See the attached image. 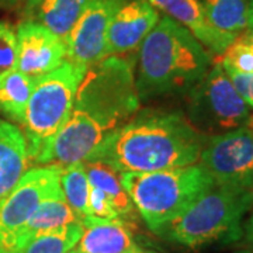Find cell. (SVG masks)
Returning <instances> with one entry per match:
<instances>
[{
	"mask_svg": "<svg viewBox=\"0 0 253 253\" xmlns=\"http://www.w3.org/2000/svg\"><path fill=\"white\" fill-rule=\"evenodd\" d=\"M83 234L75 249L81 253H159L136 241L131 225L121 219L84 217Z\"/></svg>",
	"mask_w": 253,
	"mask_h": 253,
	"instance_id": "13",
	"label": "cell"
},
{
	"mask_svg": "<svg viewBox=\"0 0 253 253\" xmlns=\"http://www.w3.org/2000/svg\"><path fill=\"white\" fill-rule=\"evenodd\" d=\"M253 208V190L212 184L177 217L155 229L170 244L191 251L242 241L244 224Z\"/></svg>",
	"mask_w": 253,
	"mask_h": 253,
	"instance_id": "4",
	"label": "cell"
},
{
	"mask_svg": "<svg viewBox=\"0 0 253 253\" xmlns=\"http://www.w3.org/2000/svg\"><path fill=\"white\" fill-rule=\"evenodd\" d=\"M89 215L101 219H120L110 200L99 189L90 186L89 191Z\"/></svg>",
	"mask_w": 253,
	"mask_h": 253,
	"instance_id": "25",
	"label": "cell"
},
{
	"mask_svg": "<svg viewBox=\"0 0 253 253\" xmlns=\"http://www.w3.org/2000/svg\"><path fill=\"white\" fill-rule=\"evenodd\" d=\"M234 253H253V252L251 251V249H248V248H246V249H242V251H238V252H234Z\"/></svg>",
	"mask_w": 253,
	"mask_h": 253,
	"instance_id": "29",
	"label": "cell"
},
{
	"mask_svg": "<svg viewBox=\"0 0 253 253\" xmlns=\"http://www.w3.org/2000/svg\"><path fill=\"white\" fill-rule=\"evenodd\" d=\"M16 71L38 79L68 61L66 42L41 24L21 21L16 28Z\"/></svg>",
	"mask_w": 253,
	"mask_h": 253,
	"instance_id": "11",
	"label": "cell"
},
{
	"mask_svg": "<svg viewBox=\"0 0 253 253\" xmlns=\"http://www.w3.org/2000/svg\"><path fill=\"white\" fill-rule=\"evenodd\" d=\"M27 142L23 131L0 118V200L6 197L27 172Z\"/></svg>",
	"mask_w": 253,
	"mask_h": 253,
	"instance_id": "15",
	"label": "cell"
},
{
	"mask_svg": "<svg viewBox=\"0 0 253 253\" xmlns=\"http://www.w3.org/2000/svg\"><path fill=\"white\" fill-rule=\"evenodd\" d=\"M59 176L61 166L58 165L33 168L0 200V248L10 251L41 203L62 191Z\"/></svg>",
	"mask_w": 253,
	"mask_h": 253,
	"instance_id": "8",
	"label": "cell"
},
{
	"mask_svg": "<svg viewBox=\"0 0 253 253\" xmlns=\"http://www.w3.org/2000/svg\"><path fill=\"white\" fill-rule=\"evenodd\" d=\"M187 94V120L204 135H218L253 126L249 106L236 91L221 62L212 63Z\"/></svg>",
	"mask_w": 253,
	"mask_h": 253,
	"instance_id": "7",
	"label": "cell"
},
{
	"mask_svg": "<svg viewBox=\"0 0 253 253\" xmlns=\"http://www.w3.org/2000/svg\"><path fill=\"white\" fill-rule=\"evenodd\" d=\"M159 18V11L148 0H128L110 24L104 58L124 56L138 49Z\"/></svg>",
	"mask_w": 253,
	"mask_h": 253,
	"instance_id": "12",
	"label": "cell"
},
{
	"mask_svg": "<svg viewBox=\"0 0 253 253\" xmlns=\"http://www.w3.org/2000/svg\"><path fill=\"white\" fill-rule=\"evenodd\" d=\"M248 28L253 31V0H248Z\"/></svg>",
	"mask_w": 253,
	"mask_h": 253,
	"instance_id": "28",
	"label": "cell"
},
{
	"mask_svg": "<svg viewBox=\"0 0 253 253\" xmlns=\"http://www.w3.org/2000/svg\"><path fill=\"white\" fill-rule=\"evenodd\" d=\"M83 234L82 222L69 224L33 236L14 246L11 253H71Z\"/></svg>",
	"mask_w": 253,
	"mask_h": 253,
	"instance_id": "20",
	"label": "cell"
},
{
	"mask_svg": "<svg viewBox=\"0 0 253 253\" xmlns=\"http://www.w3.org/2000/svg\"><path fill=\"white\" fill-rule=\"evenodd\" d=\"M248 34H249V37H251V40H252V42H253V31L252 30H249V31H248Z\"/></svg>",
	"mask_w": 253,
	"mask_h": 253,
	"instance_id": "31",
	"label": "cell"
},
{
	"mask_svg": "<svg viewBox=\"0 0 253 253\" xmlns=\"http://www.w3.org/2000/svg\"><path fill=\"white\" fill-rule=\"evenodd\" d=\"M212 65V54L168 16L145 37L136 55L135 87L139 101L187 94Z\"/></svg>",
	"mask_w": 253,
	"mask_h": 253,
	"instance_id": "3",
	"label": "cell"
},
{
	"mask_svg": "<svg viewBox=\"0 0 253 253\" xmlns=\"http://www.w3.org/2000/svg\"><path fill=\"white\" fill-rule=\"evenodd\" d=\"M120 179L138 215L152 232L177 217L214 184L200 163L158 172L120 173Z\"/></svg>",
	"mask_w": 253,
	"mask_h": 253,
	"instance_id": "5",
	"label": "cell"
},
{
	"mask_svg": "<svg viewBox=\"0 0 253 253\" xmlns=\"http://www.w3.org/2000/svg\"><path fill=\"white\" fill-rule=\"evenodd\" d=\"M134 62L106 56L87 68L71 114L36 163L66 166L86 162L138 111Z\"/></svg>",
	"mask_w": 253,
	"mask_h": 253,
	"instance_id": "1",
	"label": "cell"
},
{
	"mask_svg": "<svg viewBox=\"0 0 253 253\" xmlns=\"http://www.w3.org/2000/svg\"><path fill=\"white\" fill-rule=\"evenodd\" d=\"M59 181L63 197L75 211V214L81 218V221L84 217H89L90 183L84 163H72L61 166Z\"/></svg>",
	"mask_w": 253,
	"mask_h": 253,
	"instance_id": "22",
	"label": "cell"
},
{
	"mask_svg": "<svg viewBox=\"0 0 253 253\" xmlns=\"http://www.w3.org/2000/svg\"><path fill=\"white\" fill-rule=\"evenodd\" d=\"M89 0H27L24 18L41 24L66 42Z\"/></svg>",
	"mask_w": 253,
	"mask_h": 253,
	"instance_id": "16",
	"label": "cell"
},
{
	"mask_svg": "<svg viewBox=\"0 0 253 253\" xmlns=\"http://www.w3.org/2000/svg\"><path fill=\"white\" fill-rule=\"evenodd\" d=\"M126 1L128 0H89L66 40L68 61L89 68L104 58L110 24Z\"/></svg>",
	"mask_w": 253,
	"mask_h": 253,
	"instance_id": "10",
	"label": "cell"
},
{
	"mask_svg": "<svg viewBox=\"0 0 253 253\" xmlns=\"http://www.w3.org/2000/svg\"><path fill=\"white\" fill-rule=\"evenodd\" d=\"M221 65L225 72L241 75L253 73V42L249 34L238 36L228 46L221 58Z\"/></svg>",
	"mask_w": 253,
	"mask_h": 253,
	"instance_id": "23",
	"label": "cell"
},
{
	"mask_svg": "<svg viewBox=\"0 0 253 253\" xmlns=\"http://www.w3.org/2000/svg\"><path fill=\"white\" fill-rule=\"evenodd\" d=\"M199 163L215 184L253 190V126L208 136Z\"/></svg>",
	"mask_w": 253,
	"mask_h": 253,
	"instance_id": "9",
	"label": "cell"
},
{
	"mask_svg": "<svg viewBox=\"0 0 253 253\" xmlns=\"http://www.w3.org/2000/svg\"><path fill=\"white\" fill-rule=\"evenodd\" d=\"M83 163L86 168L90 186L104 193V196L110 200L114 210L117 211L121 221L134 226V221L138 212L129 194L126 193V190L121 183L120 172L114 170L106 163L94 162V161H86Z\"/></svg>",
	"mask_w": 253,
	"mask_h": 253,
	"instance_id": "17",
	"label": "cell"
},
{
	"mask_svg": "<svg viewBox=\"0 0 253 253\" xmlns=\"http://www.w3.org/2000/svg\"><path fill=\"white\" fill-rule=\"evenodd\" d=\"M208 23L219 31L239 36L248 28V0H201Z\"/></svg>",
	"mask_w": 253,
	"mask_h": 253,
	"instance_id": "21",
	"label": "cell"
},
{
	"mask_svg": "<svg viewBox=\"0 0 253 253\" xmlns=\"http://www.w3.org/2000/svg\"><path fill=\"white\" fill-rule=\"evenodd\" d=\"M207 135L180 111H136L87 161L106 163L120 173H149L199 163Z\"/></svg>",
	"mask_w": 253,
	"mask_h": 253,
	"instance_id": "2",
	"label": "cell"
},
{
	"mask_svg": "<svg viewBox=\"0 0 253 253\" xmlns=\"http://www.w3.org/2000/svg\"><path fill=\"white\" fill-rule=\"evenodd\" d=\"M17 42L16 30L7 21H0V81L16 71Z\"/></svg>",
	"mask_w": 253,
	"mask_h": 253,
	"instance_id": "24",
	"label": "cell"
},
{
	"mask_svg": "<svg viewBox=\"0 0 253 253\" xmlns=\"http://www.w3.org/2000/svg\"><path fill=\"white\" fill-rule=\"evenodd\" d=\"M34 84V78L18 71H13L0 81V114L21 126Z\"/></svg>",
	"mask_w": 253,
	"mask_h": 253,
	"instance_id": "19",
	"label": "cell"
},
{
	"mask_svg": "<svg viewBox=\"0 0 253 253\" xmlns=\"http://www.w3.org/2000/svg\"><path fill=\"white\" fill-rule=\"evenodd\" d=\"M232 84L235 86L236 91L241 94V97L249 106V109H253V73L241 75L235 72H226Z\"/></svg>",
	"mask_w": 253,
	"mask_h": 253,
	"instance_id": "26",
	"label": "cell"
},
{
	"mask_svg": "<svg viewBox=\"0 0 253 253\" xmlns=\"http://www.w3.org/2000/svg\"><path fill=\"white\" fill-rule=\"evenodd\" d=\"M75 222H82L81 218L75 214V211L66 203L61 191L41 203V206L37 208L36 212L31 215L27 224L20 231L14 246H17L18 244L27 241L33 236L49 232V231H54V229L62 228L69 224H75Z\"/></svg>",
	"mask_w": 253,
	"mask_h": 253,
	"instance_id": "18",
	"label": "cell"
},
{
	"mask_svg": "<svg viewBox=\"0 0 253 253\" xmlns=\"http://www.w3.org/2000/svg\"><path fill=\"white\" fill-rule=\"evenodd\" d=\"M158 11L177 21L207 48L211 54L222 55L238 36L219 31L208 23L200 0H148Z\"/></svg>",
	"mask_w": 253,
	"mask_h": 253,
	"instance_id": "14",
	"label": "cell"
},
{
	"mask_svg": "<svg viewBox=\"0 0 253 253\" xmlns=\"http://www.w3.org/2000/svg\"><path fill=\"white\" fill-rule=\"evenodd\" d=\"M71 253H81V252H78V251H76V249H75V248H73L72 251H71Z\"/></svg>",
	"mask_w": 253,
	"mask_h": 253,
	"instance_id": "32",
	"label": "cell"
},
{
	"mask_svg": "<svg viewBox=\"0 0 253 253\" xmlns=\"http://www.w3.org/2000/svg\"><path fill=\"white\" fill-rule=\"evenodd\" d=\"M245 244L248 246V249H251L253 252V208L249 212V215L246 217L244 224V238Z\"/></svg>",
	"mask_w": 253,
	"mask_h": 253,
	"instance_id": "27",
	"label": "cell"
},
{
	"mask_svg": "<svg viewBox=\"0 0 253 253\" xmlns=\"http://www.w3.org/2000/svg\"><path fill=\"white\" fill-rule=\"evenodd\" d=\"M0 253H11L10 251H7V249H3V248H0Z\"/></svg>",
	"mask_w": 253,
	"mask_h": 253,
	"instance_id": "30",
	"label": "cell"
},
{
	"mask_svg": "<svg viewBox=\"0 0 253 253\" xmlns=\"http://www.w3.org/2000/svg\"><path fill=\"white\" fill-rule=\"evenodd\" d=\"M86 71V66L66 61L36 79L21 124L30 161L36 162L68 121Z\"/></svg>",
	"mask_w": 253,
	"mask_h": 253,
	"instance_id": "6",
	"label": "cell"
}]
</instances>
